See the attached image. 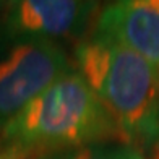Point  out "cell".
Wrapping results in <instances>:
<instances>
[{
  "label": "cell",
  "mask_w": 159,
  "mask_h": 159,
  "mask_svg": "<svg viewBox=\"0 0 159 159\" xmlns=\"http://www.w3.org/2000/svg\"><path fill=\"white\" fill-rule=\"evenodd\" d=\"M98 11L96 2L80 0H18L0 16V41L20 44L30 41L57 42L80 36Z\"/></svg>",
  "instance_id": "obj_4"
},
{
  "label": "cell",
  "mask_w": 159,
  "mask_h": 159,
  "mask_svg": "<svg viewBox=\"0 0 159 159\" xmlns=\"http://www.w3.org/2000/svg\"><path fill=\"white\" fill-rule=\"evenodd\" d=\"M71 70L59 42L13 44L0 59V132L8 122Z\"/></svg>",
  "instance_id": "obj_3"
},
{
  "label": "cell",
  "mask_w": 159,
  "mask_h": 159,
  "mask_svg": "<svg viewBox=\"0 0 159 159\" xmlns=\"http://www.w3.org/2000/svg\"><path fill=\"white\" fill-rule=\"evenodd\" d=\"M94 34L141 55L159 76V0H122L104 7Z\"/></svg>",
  "instance_id": "obj_5"
},
{
  "label": "cell",
  "mask_w": 159,
  "mask_h": 159,
  "mask_svg": "<svg viewBox=\"0 0 159 159\" xmlns=\"http://www.w3.org/2000/svg\"><path fill=\"white\" fill-rule=\"evenodd\" d=\"M75 70L104 104L127 144L144 159L159 144V76L133 50L91 33L75 47Z\"/></svg>",
  "instance_id": "obj_2"
},
{
  "label": "cell",
  "mask_w": 159,
  "mask_h": 159,
  "mask_svg": "<svg viewBox=\"0 0 159 159\" xmlns=\"http://www.w3.org/2000/svg\"><path fill=\"white\" fill-rule=\"evenodd\" d=\"M44 159H144L143 153L125 143H96L50 154Z\"/></svg>",
  "instance_id": "obj_6"
},
{
  "label": "cell",
  "mask_w": 159,
  "mask_h": 159,
  "mask_svg": "<svg viewBox=\"0 0 159 159\" xmlns=\"http://www.w3.org/2000/svg\"><path fill=\"white\" fill-rule=\"evenodd\" d=\"M96 143L125 140L83 76L70 70L3 127L0 159H44Z\"/></svg>",
  "instance_id": "obj_1"
}]
</instances>
